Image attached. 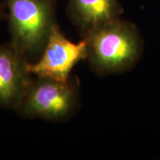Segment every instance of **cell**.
I'll list each match as a JSON object with an SVG mask.
<instances>
[{
    "instance_id": "1",
    "label": "cell",
    "mask_w": 160,
    "mask_h": 160,
    "mask_svg": "<svg viewBox=\"0 0 160 160\" xmlns=\"http://www.w3.org/2000/svg\"><path fill=\"white\" fill-rule=\"evenodd\" d=\"M84 39L90 65L100 74L128 68L139 55L140 41L137 29L119 18L100 25Z\"/></svg>"
},
{
    "instance_id": "2",
    "label": "cell",
    "mask_w": 160,
    "mask_h": 160,
    "mask_svg": "<svg viewBox=\"0 0 160 160\" xmlns=\"http://www.w3.org/2000/svg\"><path fill=\"white\" fill-rule=\"evenodd\" d=\"M11 44L26 59L37 57L56 21L54 0H5Z\"/></svg>"
},
{
    "instance_id": "3",
    "label": "cell",
    "mask_w": 160,
    "mask_h": 160,
    "mask_svg": "<svg viewBox=\"0 0 160 160\" xmlns=\"http://www.w3.org/2000/svg\"><path fill=\"white\" fill-rule=\"evenodd\" d=\"M77 104V93L71 82L48 78L32 79L15 111L27 119L51 122L62 120L71 114Z\"/></svg>"
},
{
    "instance_id": "4",
    "label": "cell",
    "mask_w": 160,
    "mask_h": 160,
    "mask_svg": "<svg viewBox=\"0 0 160 160\" xmlns=\"http://www.w3.org/2000/svg\"><path fill=\"white\" fill-rule=\"evenodd\" d=\"M87 59V43L84 39L73 42L65 37L57 25L53 28L40 57L35 62H28V70L37 77L61 82L69 80L73 68Z\"/></svg>"
},
{
    "instance_id": "5",
    "label": "cell",
    "mask_w": 160,
    "mask_h": 160,
    "mask_svg": "<svg viewBox=\"0 0 160 160\" xmlns=\"http://www.w3.org/2000/svg\"><path fill=\"white\" fill-rule=\"evenodd\" d=\"M28 60L8 42L0 45V108L16 110L31 83Z\"/></svg>"
},
{
    "instance_id": "6",
    "label": "cell",
    "mask_w": 160,
    "mask_h": 160,
    "mask_svg": "<svg viewBox=\"0 0 160 160\" xmlns=\"http://www.w3.org/2000/svg\"><path fill=\"white\" fill-rule=\"evenodd\" d=\"M68 14L83 37L100 25L118 18L119 0H70Z\"/></svg>"
},
{
    "instance_id": "7",
    "label": "cell",
    "mask_w": 160,
    "mask_h": 160,
    "mask_svg": "<svg viewBox=\"0 0 160 160\" xmlns=\"http://www.w3.org/2000/svg\"><path fill=\"white\" fill-rule=\"evenodd\" d=\"M5 4H2L0 2V20L2 19L4 17H5Z\"/></svg>"
}]
</instances>
